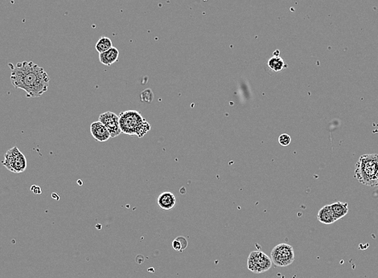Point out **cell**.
<instances>
[{
    "instance_id": "1",
    "label": "cell",
    "mask_w": 378,
    "mask_h": 278,
    "mask_svg": "<svg viewBox=\"0 0 378 278\" xmlns=\"http://www.w3.org/2000/svg\"><path fill=\"white\" fill-rule=\"evenodd\" d=\"M11 81L16 88L25 91L28 98H39L49 88L50 77L43 68L33 61L9 64Z\"/></svg>"
},
{
    "instance_id": "2",
    "label": "cell",
    "mask_w": 378,
    "mask_h": 278,
    "mask_svg": "<svg viewBox=\"0 0 378 278\" xmlns=\"http://www.w3.org/2000/svg\"><path fill=\"white\" fill-rule=\"evenodd\" d=\"M354 175L358 182L364 185L378 187V154H367L360 156L356 164Z\"/></svg>"
},
{
    "instance_id": "3",
    "label": "cell",
    "mask_w": 378,
    "mask_h": 278,
    "mask_svg": "<svg viewBox=\"0 0 378 278\" xmlns=\"http://www.w3.org/2000/svg\"><path fill=\"white\" fill-rule=\"evenodd\" d=\"M119 125L123 134L143 138L151 130V125L140 112L127 110L119 114Z\"/></svg>"
},
{
    "instance_id": "4",
    "label": "cell",
    "mask_w": 378,
    "mask_h": 278,
    "mask_svg": "<svg viewBox=\"0 0 378 278\" xmlns=\"http://www.w3.org/2000/svg\"><path fill=\"white\" fill-rule=\"evenodd\" d=\"M2 165L13 173H22L27 168V159L17 146H14L4 155Z\"/></svg>"
},
{
    "instance_id": "5",
    "label": "cell",
    "mask_w": 378,
    "mask_h": 278,
    "mask_svg": "<svg viewBox=\"0 0 378 278\" xmlns=\"http://www.w3.org/2000/svg\"><path fill=\"white\" fill-rule=\"evenodd\" d=\"M270 258L272 263L276 266H289L295 261L294 248L288 243H279L272 249Z\"/></svg>"
},
{
    "instance_id": "6",
    "label": "cell",
    "mask_w": 378,
    "mask_h": 278,
    "mask_svg": "<svg viewBox=\"0 0 378 278\" xmlns=\"http://www.w3.org/2000/svg\"><path fill=\"white\" fill-rule=\"evenodd\" d=\"M271 258L262 251H253L249 255L247 268L253 274H262L268 271L272 266Z\"/></svg>"
},
{
    "instance_id": "7",
    "label": "cell",
    "mask_w": 378,
    "mask_h": 278,
    "mask_svg": "<svg viewBox=\"0 0 378 278\" xmlns=\"http://www.w3.org/2000/svg\"><path fill=\"white\" fill-rule=\"evenodd\" d=\"M98 121L107 127L110 134L111 138L118 137L121 135L120 125H119V116L112 112H106L101 114Z\"/></svg>"
},
{
    "instance_id": "8",
    "label": "cell",
    "mask_w": 378,
    "mask_h": 278,
    "mask_svg": "<svg viewBox=\"0 0 378 278\" xmlns=\"http://www.w3.org/2000/svg\"><path fill=\"white\" fill-rule=\"evenodd\" d=\"M90 133L96 141L104 142L109 140L111 136L107 127L99 121L94 122L90 125Z\"/></svg>"
},
{
    "instance_id": "9",
    "label": "cell",
    "mask_w": 378,
    "mask_h": 278,
    "mask_svg": "<svg viewBox=\"0 0 378 278\" xmlns=\"http://www.w3.org/2000/svg\"><path fill=\"white\" fill-rule=\"evenodd\" d=\"M157 204L162 210L170 211L176 206L177 198L173 193L170 192V191H165L159 195L158 199H157Z\"/></svg>"
},
{
    "instance_id": "10",
    "label": "cell",
    "mask_w": 378,
    "mask_h": 278,
    "mask_svg": "<svg viewBox=\"0 0 378 278\" xmlns=\"http://www.w3.org/2000/svg\"><path fill=\"white\" fill-rule=\"evenodd\" d=\"M119 49L112 47L108 51L99 54L100 62L102 63V65L110 66L119 60Z\"/></svg>"
},
{
    "instance_id": "11",
    "label": "cell",
    "mask_w": 378,
    "mask_h": 278,
    "mask_svg": "<svg viewBox=\"0 0 378 278\" xmlns=\"http://www.w3.org/2000/svg\"><path fill=\"white\" fill-rule=\"evenodd\" d=\"M317 219L320 223H322L324 225H332L337 221L333 216L330 205H326L320 209L318 215H317Z\"/></svg>"
},
{
    "instance_id": "12",
    "label": "cell",
    "mask_w": 378,
    "mask_h": 278,
    "mask_svg": "<svg viewBox=\"0 0 378 278\" xmlns=\"http://www.w3.org/2000/svg\"><path fill=\"white\" fill-rule=\"evenodd\" d=\"M330 207H331V209H332L333 216H334L335 219L337 220L343 218V216H345L348 214V204H346V203L337 202V203L331 204Z\"/></svg>"
},
{
    "instance_id": "13",
    "label": "cell",
    "mask_w": 378,
    "mask_h": 278,
    "mask_svg": "<svg viewBox=\"0 0 378 278\" xmlns=\"http://www.w3.org/2000/svg\"><path fill=\"white\" fill-rule=\"evenodd\" d=\"M267 65L270 70L274 72H281L288 67V65H286L283 58H281L280 56H272L271 58L268 60Z\"/></svg>"
},
{
    "instance_id": "14",
    "label": "cell",
    "mask_w": 378,
    "mask_h": 278,
    "mask_svg": "<svg viewBox=\"0 0 378 278\" xmlns=\"http://www.w3.org/2000/svg\"><path fill=\"white\" fill-rule=\"evenodd\" d=\"M113 47V44L109 38L102 36L100 38L95 45V49L98 53H103L105 52L108 51Z\"/></svg>"
},
{
    "instance_id": "15",
    "label": "cell",
    "mask_w": 378,
    "mask_h": 278,
    "mask_svg": "<svg viewBox=\"0 0 378 278\" xmlns=\"http://www.w3.org/2000/svg\"><path fill=\"white\" fill-rule=\"evenodd\" d=\"M187 246H188V241L183 237H177L172 242V247L177 252H182L187 248Z\"/></svg>"
},
{
    "instance_id": "16",
    "label": "cell",
    "mask_w": 378,
    "mask_h": 278,
    "mask_svg": "<svg viewBox=\"0 0 378 278\" xmlns=\"http://www.w3.org/2000/svg\"><path fill=\"white\" fill-rule=\"evenodd\" d=\"M154 94L151 89H146L141 93V102L151 103L153 101Z\"/></svg>"
},
{
    "instance_id": "17",
    "label": "cell",
    "mask_w": 378,
    "mask_h": 278,
    "mask_svg": "<svg viewBox=\"0 0 378 278\" xmlns=\"http://www.w3.org/2000/svg\"><path fill=\"white\" fill-rule=\"evenodd\" d=\"M279 142L282 146H288L291 142V139H290V135H287V134H283L281 135L279 138Z\"/></svg>"
},
{
    "instance_id": "18",
    "label": "cell",
    "mask_w": 378,
    "mask_h": 278,
    "mask_svg": "<svg viewBox=\"0 0 378 278\" xmlns=\"http://www.w3.org/2000/svg\"><path fill=\"white\" fill-rule=\"evenodd\" d=\"M31 191H32L33 192L35 193V194H40V193H41V189H40L39 186H33V187L31 188Z\"/></svg>"
},
{
    "instance_id": "19",
    "label": "cell",
    "mask_w": 378,
    "mask_h": 278,
    "mask_svg": "<svg viewBox=\"0 0 378 278\" xmlns=\"http://www.w3.org/2000/svg\"><path fill=\"white\" fill-rule=\"evenodd\" d=\"M279 53H280V52H279V50H277V51L274 52V56H279Z\"/></svg>"
}]
</instances>
